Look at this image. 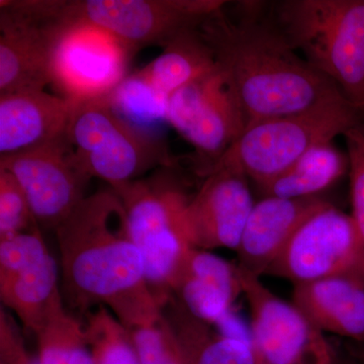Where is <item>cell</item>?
Masks as SVG:
<instances>
[{"label": "cell", "instance_id": "19", "mask_svg": "<svg viewBox=\"0 0 364 364\" xmlns=\"http://www.w3.org/2000/svg\"><path fill=\"white\" fill-rule=\"evenodd\" d=\"M293 303L321 331L364 342V282L332 277L294 284Z\"/></svg>", "mask_w": 364, "mask_h": 364}, {"label": "cell", "instance_id": "27", "mask_svg": "<svg viewBox=\"0 0 364 364\" xmlns=\"http://www.w3.org/2000/svg\"><path fill=\"white\" fill-rule=\"evenodd\" d=\"M38 226L20 183L11 172L0 168V239L31 231Z\"/></svg>", "mask_w": 364, "mask_h": 364}, {"label": "cell", "instance_id": "10", "mask_svg": "<svg viewBox=\"0 0 364 364\" xmlns=\"http://www.w3.org/2000/svg\"><path fill=\"white\" fill-rule=\"evenodd\" d=\"M0 299L33 335L65 308L60 268L39 226L0 239Z\"/></svg>", "mask_w": 364, "mask_h": 364}, {"label": "cell", "instance_id": "20", "mask_svg": "<svg viewBox=\"0 0 364 364\" xmlns=\"http://www.w3.org/2000/svg\"><path fill=\"white\" fill-rule=\"evenodd\" d=\"M162 314L178 342L186 364H257L253 344L225 336L214 326L203 322L173 296Z\"/></svg>", "mask_w": 364, "mask_h": 364}, {"label": "cell", "instance_id": "25", "mask_svg": "<svg viewBox=\"0 0 364 364\" xmlns=\"http://www.w3.org/2000/svg\"><path fill=\"white\" fill-rule=\"evenodd\" d=\"M82 321L95 364H141L130 332L109 309L100 306Z\"/></svg>", "mask_w": 364, "mask_h": 364}, {"label": "cell", "instance_id": "13", "mask_svg": "<svg viewBox=\"0 0 364 364\" xmlns=\"http://www.w3.org/2000/svg\"><path fill=\"white\" fill-rule=\"evenodd\" d=\"M134 55L102 28L63 23L53 54L52 85L75 102L105 97L129 75Z\"/></svg>", "mask_w": 364, "mask_h": 364}, {"label": "cell", "instance_id": "26", "mask_svg": "<svg viewBox=\"0 0 364 364\" xmlns=\"http://www.w3.org/2000/svg\"><path fill=\"white\" fill-rule=\"evenodd\" d=\"M141 364H186L163 314L150 324L129 330Z\"/></svg>", "mask_w": 364, "mask_h": 364}, {"label": "cell", "instance_id": "1", "mask_svg": "<svg viewBox=\"0 0 364 364\" xmlns=\"http://www.w3.org/2000/svg\"><path fill=\"white\" fill-rule=\"evenodd\" d=\"M64 305L79 320L105 306L130 330L162 310L146 279L123 203L112 188L87 196L56 230Z\"/></svg>", "mask_w": 364, "mask_h": 364}, {"label": "cell", "instance_id": "12", "mask_svg": "<svg viewBox=\"0 0 364 364\" xmlns=\"http://www.w3.org/2000/svg\"><path fill=\"white\" fill-rule=\"evenodd\" d=\"M168 124L195 148L205 177L245 130L233 91L219 68L176 91L168 100Z\"/></svg>", "mask_w": 364, "mask_h": 364}, {"label": "cell", "instance_id": "21", "mask_svg": "<svg viewBox=\"0 0 364 364\" xmlns=\"http://www.w3.org/2000/svg\"><path fill=\"white\" fill-rule=\"evenodd\" d=\"M217 68L214 53L203 39L200 26L168 43L157 58L139 72L166 97Z\"/></svg>", "mask_w": 364, "mask_h": 364}, {"label": "cell", "instance_id": "14", "mask_svg": "<svg viewBox=\"0 0 364 364\" xmlns=\"http://www.w3.org/2000/svg\"><path fill=\"white\" fill-rule=\"evenodd\" d=\"M25 191L40 228L57 229L86 198L90 178L79 167L66 135L58 141L0 158Z\"/></svg>", "mask_w": 364, "mask_h": 364}, {"label": "cell", "instance_id": "18", "mask_svg": "<svg viewBox=\"0 0 364 364\" xmlns=\"http://www.w3.org/2000/svg\"><path fill=\"white\" fill-rule=\"evenodd\" d=\"M243 294L239 267L220 256L191 248L172 286V296L189 314L215 326Z\"/></svg>", "mask_w": 364, "mask_h": 364}, {"label": "cell", "instance_id": "28", "mask_svg": "<svg viewBox=\"0 0 364 364\" xmlns=\"http://www.w3.org/2000/svg\"><path fill=\"white\" fill-rule=\"evenodd\" d=\"M344 136L349 160L351 217L364 239V146L353 131Z\"/></svg>", "mask_w": 364, "mask_h": 364}, {"label": "cell", "instance_id": "4", "mask_svg": "<svg viewBox=\"0 0 364 364\" xmlns=\"http://www.w3.org/2000/svg\"><path fill=\"white\" fill-rule=\"evenodd\" d=\"M174 166L158 167L149 176L112 188L123 203L132 239L145 263L148 286L161 310L171 298L174 279L193 248L183 222L191 196Z\"/></svg>", "mask_w": 364, "mask_h": 364}, {"label": "cell", "instance_id": "23", "mask_svg": "<svg viewBox=\"0 0 364 364\" xmlns=\"http://www.w3.org/2000/svg\"><path fill=\"white\" fill-rule=\"evenodd\" d=\"M104 97L124 123L143 135L162 141L163 127L169 124V97L157 90L139 70L129 74Z\"/></svg>", "mask_w": 364, "mask_h": 364}, {"label": "cell", "instance_id": "9", "mask_svg": "<svg viewBox=\"0 0 364 364\" xmlns=\"http://www.w3.org/2000/svg\"><path fill=\"white\" fill-rule=\"evenodd\" d=\"M267 274L294 284L342 275L364 282V239L353 218L328 203L299 228Z\"/></svg>", "mask_w": 364, "mask_h": 364}, {"label": "cell", "instance_id": "2", "mask_svg": "<svg viewBox=\"0 0 364 364\" xmlns=\"http://www.w3.org/2000/svg\"><path fill=\"white\" fill-rule=\"evenodd\" d=\"M241 2L230 18L222 7L200 26L215 63L233 91L246 128L347 100L338 86L309 65L262 4ZM245 128V129H246Z\"/></svg>", "mask_w": 364, "mask_h": 364}, {"label": "cell", "instance_id": "11", "mask_svg": "<svg viewBox=\"0 0 364 364\" xmlns=\"http://www.w3.org/2000/svg\"><path fill=\"white\" fill-rule=\"evenodd\" d=\"M238 267L258 358L267 364H335L334 350L325 333L294 303L270 291L260 277Z\"/></svg>", "mask_w": 364, "mask_h": 364}, {"label": "cell", "instance_id": "8", "mask_svg": "<svg viewBox=\"0 0 364 364\" xmlns=\"http://www.w3.org/2000/svg\"><path fill=\"white\" fill-rule=\"evenodd\" d=\"M61 4L0 1V95L52 85L53 54L63 26Z\"/></svg>", "mask_w": 364, "mask_h": 364}, {"label": "cell", "instance_id": "3", "mask_svg": "<svg viewBox=\"0 0 364 364\" xmlns=\"http://www.w3.org/2000/svg\"><path fill=\"white\" fill-rule=\"evenodd\" d=\"M268 16L309 65L364 109V0H286Z\"/></svg>", "mask_w": 364, "mask_h": 364}, {"label": "cell", "instance_id": "16", "mask_svg": "<svg viewBox=\"0 0 364 364\" xmlns=\"http://www.w3.org/2000/svg\"><path fill=\"white\" fill-rule=\"evenodd\" d=\"M328 203L320 196H265L255 203L237 249L239 267L258 277L267 274L299 228Z\"/></svg>", "mask_w": 364, "mask_h": 364}, {"label": "cell", "instance_id": "15", "mask_svg": "<svg viewBox=\"0 0 364 364\" xmlns=\"http://www.w3.org/2000/svg\"><path fill=\"white\" fill-rule=\"evenodd\" d=\"M247 181L228 168L214 169L205 177L184 212V232L191 247L237 251L255 205Z\"/></svg>", "mask_w": 364, "mask_h": 364}, {"label": "cell", "instance_id": "7", "mask_svg": "<svg viewBox=\"0 0 364 364\" xmlns=\"http://www.w3.org/2000/svg\"><path fill=\"white\" fill-rule=\"evenodd\" d=\"M222 0H74L62 1L64 23L107 31L132 52L165 46L226 6Z\"/></svg>", "mask_w": 364, "mask_h": 364}, {"label": "cell", "instance_id": "22", "mask_svg": "<svg viewBox=\"0 0 364 364\" xmlns=\"http://www.w3.org/2000/svg\"><path fill=\"white\" fill-rule=\"evenodd\" d=\"M349 170L344 156L331 143L309 151L286 172L261 186L265 196L304 198L318 196Z\"/></svg>", "mask_w": 364, "mask_h": 364}, {"label": "cell", "instance_id": "24", "mask_svg": "<svg viewBox=\"0 0 364 364\" xmlns=\"http://www.w3.org/2000/svg\"><path fill=\"white\" fill-rule=\"evenodd\" d=\"M35 336L42 364H95L83 321L67 309L52 316Z\"/></svg>", "mask_w": 364, "mask_h": 364}, {"label": "cell", "instance_id": "6", "mask_svg": "<svg viewBox=\"0 0 364 364\" xmlns=\"http://www.w3.org/2000/svg\"><path fill=\"white\" fill-rule=\"evenodd\" d=\"M66 140L86 176L102 179L111 188L174 164L163 141L143 135L124 123L104 97L77 102Z\"/></svg>", "mask_w": 364, "mask_h": 364}, {"label": "cell", "instance_id": "31", "mask_svg": "<svg viewBox=\"0 0 364 364\" xmlns=\"http://www.w3.org/2000/svg\"><path fill=\"white\" fill-rule=\"evenodd\" d=\"M28 364H42L40 363L39 358L38 356L30 355V358H28Z\"/></svg>", "mask_w": 364, "mask_h": 364}, {"label": "cell", "instance_id": "5", "mask_svg": "<svg viewBox=\"0 0 364 364\" xmlns=\"http://www.w3.org/2000/svg\"><path fill=\"white\" fill-rule=\"evenodd\" d=\"M360 129H364V109L348 100L265 119L248 126L210 173L217 168L235 170L261 188L291 168L309 151Z\"/></svg>", "mask_w": 364, "mask_h": 364}, {"label": "cell", "instance_id": "30", "mask_svg": "<svg viewBox=\"0 0 364 364\" xmlns=\"http://www.w3.org/2000/svg\"><path fill=\"white\" fill-rule=\"evenodd\" d=\"M354 134H355L356 136L359 139V141H360L361 143L363 144L364 146V130H358L354 132Z\"/></svg>", "mask_w": 364, "mask_h": 364}, {"label": "cell", "instance_id": "29", "mask_svg": "<svg viewBox=\"0 0 364 364\" xmlns=\"http://www.w3.org/2000/svg\"><path fill=\"white\" fill-rule=\"evenodd\" d=\"M30 354L26 351L21 329L14 318L0 309V364H28Z\"/></svg>", "mask_w": 364, "mask_h": 364}, {"label": "cell", "instance_id": "32", "mask_svg": "<svg viewBox=\"0 0 364 364\" xmlns=\"http://www.w3.org/2000/svg\"><path fill=\"white\" fill-rule=\"evenodd\" d=\"M256 358H257V364H267L264 361L261 360V359L258 358L257 354H256Z\"/></svg>", "mask_w": 364, "mask_h": 364}, {"label": "cell", "instance_id": "17", "mask_svg": "<svg viewBox=\"0 0 364 364\" xmlns=\"http://www.w3.org/2000/svg\"><path fill=\"white\" fill-rule=\"evenodd\" d=\"M77 102L45 90L0 95V158L65 136Z\"/></svg>", "mask_w": 364, "mask_h": 364}]
</instances>
